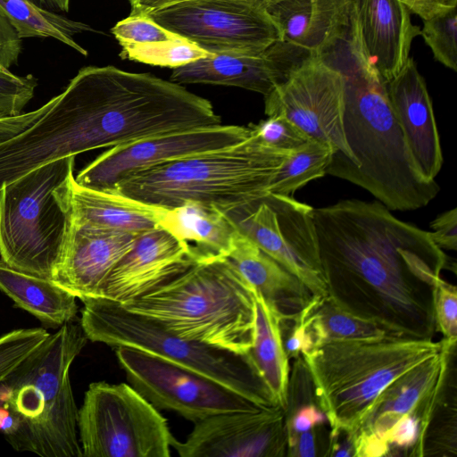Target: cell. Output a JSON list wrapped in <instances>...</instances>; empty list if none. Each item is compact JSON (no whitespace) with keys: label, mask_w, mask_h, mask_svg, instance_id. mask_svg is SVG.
I'll return each mask as SVG.
<instances>
[{"label":"cell","mask_w":457,"mask_h":457,"mask_svg":"<svg viewBox=\"0 0 457 457\" xmlns=\"http://www.w3.org/2000/svg\"><path fill=\"white\" fill-rule=\"evenodd\" d=\"M87 340L80 322H67L0 383V406L15 421L6 437L12 448L43 457H82L69 372Z\"/></svg>","instance_id":"cell-3"},{"label":"cell","mask_w":457,"mask_h":457,"mask_svg":"<svg viewBox=\"0 0 457 457\" xmlns=\"http://www.w3.org/2000/svg\"><path fill=\"white\" fill-rule=\"evenodd\" d=\"M21 52V38L0 12V69L9 70L12 64H16Z\"/></svg>","instance_id":"cell-42"},{"label":"cell","mask_w":457,"mask_h":457,"mask_svg":"<svg viewBox=\"0 0 457 457\" xmlns=\"http://www.w3.org/2000/svg\"><path fill=\"white\" fill-rule=\"evenodd\" d=\"M171 447L181 457H276L287 449L286 413L278 406L224 412L195 422Z\"/></svg>","instance_id":"cell-15"},{"label":"cell","mask_w":457,"mask_h":457,"mask_svg":"<svg viewBox=\"0 0 457 457\" xmlns=\"http://www.w3.org/2000/svg\"><path fill=\"white\" fill-rule=\"evenodd\" d=\"M295 408L287 409L286 413V429L287 447L292 445L300 433L318 427L327 420L326 416L312 400L302 402Z\"/></svg>","instance_id":"cell-39"},{"label":"cell","mask_w":457,"mask_h":457,"mask_svg":"<svg viewBox=\"0 0 457 457\" xmlns=\"http://www.w3.org/2000/svg\"><path fill=\"white\" fill-rule=\"evenodd\" d=\"M73 225L140 234L159 226L162 208L149 205L117 192L79 185L71 193Z\"/></svg>","instance_id":"cell-24"},{"label":"cell","mask_w":457,"mask_h":457,"mask_svg":"<svg viewBox=\"0 0 457 457\" xmlns=\"http://www.w3.org/2000/svg\"><path fill=\"white\" fill-rule=\"evenodd\" d=\"M250 135L248 126L220 124L143 138L109 148L80 170L75 181L85 187L112 191L129 174L181 157L229 147Z\"/></svg>","instance_id":"cell-14"},{"label":"cell","mask_w":457,"mask_h":457,"mask_svg":"<svg viewBox=\"0 0 457 457\" xmlns=\"http://www.w3.org/2000/svg\"><path fill=\"white\" fill-rule=\"evenodd\" d=\"M314 54L280 40L259 55L211 54L173 69L170 79L178 84L237 87L266 96Z\"/></svg>","instance_id":"cell-17"},{"label":"cell","mask_w":457,"mask_h":457,"mask_svg":"<svg viewBox=\"0 0 457 457\" xmlns=\"http://www.w3.org/2000/svg\"><path fill=\"white\" fill-rule=\"evenodd\" d=\"M290 152L270 147L251 134L229 147L129 174L111 192L165 209L198 203L230 213L269 193L272 179Z\"/></svg>","instance_id":"cell-4"},{"label":"cell","mask_w":457,"mask_h":457,"mask_svg":"<svg viewBox=\"0 0 457 457\" xmlns=\"http://www.w3.org/2000/svg\"><path fill=\"white\" fill-rule=\"evenodd\" d=\"M253 287L228 258L195 263L122 305L169 331L236 353H248L254 332Z\"/></svg>","instance_id":"cell-5"},{"label":"cell","mask_w":457,"mask_h":457,"mask_svg":"<svg viewBox=\"0 0 457 457\" xmlns=\"http://www.w3.org/2000/svg\"><path fill=\"white\" fill-rule=\"evenodd\" d=\"M50 334L44 328H19L0 337V383L37 349Z\"/></svg>","instance_id":"cell-34"},{"label":"cell","mask_w":457,"mask_h":457,"mask_svg":"<svg viewBox=\"0 0 457 457\" xmlns=\"http://www.w3.org/2000/svg\"><path fill=\"white\" fill-rule=\"evenodd\" d=\"M328 295L391 334L433 339V290L447 264L429 232L378 201L345 199L314 208Z\"/></svg>","instance_id":"cell-1"},{"label":"cell","mask_w":457,"mask_h":457,"mask_svg":"<svg viewBox=\"0 0 457 457\" xmlns=\"http://www.w3.org/2000/svg\"><path fill=\"white\" fill-rule=\"evenodd\" d=\"M37 86V79L31 74L18 76L0 69V119L21 114L33 97Z\"/></svg>","instance_id":"cell-37"},{"label":"cell","mask_w":457,"mask_h":457,"mask_svg":"<svg viewBox=\"0 0 457 457\" xmlns=\"http://www.w3.org/2000/svg\"><path fill=\"white\" fill-rule=\"evenodd\" d=\"M359 0H312L307 47L315 54L345 25Z\"/></svg>","instance_id":"cell-31"},{"label":"cell","mask_w":457,"mask_h":457,"mask_svg":"<svg viewBox=\"0 0 457 457\" xmlns=\"http://www.w3.org/2000/svg\"><path fill=\"white\" fill-rule=\"evenodd\" d=\"M455 346L456 342L443 338L436 355L393 381L378 397L359 430L381 437L400 417L409 413H415L420 422L426 407H433L443 393Z\"/></svg>","instance_id":"cell-20"},{"label":"cell","mask_w":457,"mask_h":457,"mask_svg":"<svg viewBox=\"0 0 457 457\" xmlns=\"http://www.w3.org/2000/svg\"><path fill=\"white\" fill-rule=\"evenodd\" d=\"M120 45H143L174 40L179 37L153 21L147 15H129L112 29Z\"/></svg>","instance_id":"cell-36"},{"label":"cell","mask_w":457,"mask_h":457,"mask_svg":"<svg viewBox=\"0 0 457 457\" xmlns=\"http://www.w3.org/2000/svg\"><path fill=\"white\" fill-rule=\"evenodd\" d=\"M74 156L34 169L0 190V256L52 279L71 235Z\"/></svg>","instance_id":"cell-7"},{"label":"cell","mask_w":457,"mask_h":457,"mask_svg":"<svg viewBox=\"0 0 457 457\" xmlns=\"http://www.w3.org/2000/svg\"><path fill=\"white\" fill-rule=\"evenodd\" d=\"M139 234L73 225L52 280L79 300L96 298L116 263Z\"/></svg>","instance_id":"cell-19"},{"label":"cell","mask_w":457,"mask_h":457,"mask_svg":"<svg viewBox=\"0 0 457 457\" xmlns=\"http://www.w3.org/2000/svg\"><path fill=\"white\" fill-rule=\"evenodd\" d=\"M228 214L244 235L301 280L313 295H328L314 208L291 195L267 193Z\"/></svg>","instance_id":"cell-12"},{"label":"cell","mask_w":457,"mask_h":457,"mask_svg":"<svg viewBox=\"0 0 457 457\" xmlns=\"http://www.w3.org/2000/svg\"><path fill=\"white\" fill-rule=\"evenodd\" d=\"M0 12L21 39L53 37L85 56L87 54L73 38L76 34L94 30L86 23L39 7L32 0H0Z\"/></svg>","instance_id":"cell-27"},{"label":"cell","mask_w":457,"mask_h":457,"mask_svg":"<svg viewBox=\"0 0 457 457\" xmlns=\"http://www.w3.org/2000/svg\"><path fill=\"white\" fill-rule=\"evenodd\" d=\"M159 226L187 245L195 263L228 258L239 233L228 213L198 203L162 208Z\"/></svg>","instance_id":"cell-23"},{"label":"cell","mask_w":457,"mask_h":457,"mask_svg":"<svg viewBox=\"0 0 457 457\" xmlns=\"http://www.w3.org/2000/svg\"><path fill=\"white\" fill-rule=\"evenodd\" d=\"M5 119V118H4ZM4 119H0V122L3 120Z\"/></svg>","instance_id":"cell-49"},{"label":"cell","mask_w":457,"mask_h":457,"mask_svg":"<svg viewBox=\"0 0 457 457\" xmlns=\"http://www.w3.org/2000/svg\"><path fill=\"white\" fill-rule=\"evenodd\" d=\"M410 12L428 20L457 7V0H401Z\"/></svg>","instance_id":"cell-43"},{"label":"cell","mask_w":457,"mask_h":457,"mask_svg":"<svg viewBox=\"0 0 457 457\" xmlns=\"http://www.w3.org/2000/svg\"><path fill=\"white\" fill-rule=\"evenodd\" d=\"M433 306L436 329L445 339H457V288L440 278L434 286Z\"/></svg>","instance_id":"cell-38"},{"label":"cell","mask_w":457,"mask_h":457,"mask_svg":"<svg viewBox=\"0 0 457 457\" xmlns=\"http://www.w3.org/2000/svg\"><path fill=\"white\" fill-rule=\"evenodd\" d=\"M146 15L210 54L259 55L282 40L264 5L254 0H183Z\"/></svg>","instance_id":"cell-11"},{"label":"cell","mask_w":457,"mask_h":457,"mask_svg":"<svg viewBox=\"0 0 457 457\" xmlns=\"http://www.w3.org/2000/svg\"><path fill=\"white\" fill-rule=\"evenodd\" d=\"M254 332L248 354L263 380L274 404L284 411L288 404L289 362L278 309L255 288Z\"/></svg>","instance_id":"cell-25"},{"label":"cell","mask_w":457,"mask_h":457,"mask_svg":"<svg viewBox=\"0 0 457 457\" xmlns=\"http://www.w3.org/2000/svg\"><path fill=\"white\" fill-rule=\"evenodd\" d=\"M250 132L262 144L282 151H293L311 138L290 120L282 115L268 116L248 126Z\"/></svg>","instance_id":"cell-35"},{"label":"cell","mask_w":457,"mask_h":457,"mask_svg":"<svg viewBox=\"0 0 457 457\" xmlns=\"http://www.w3.org/2000/svg\"><path fill=\"white\" fill-rule=\"evenodd\" d=\"M131 4V15L142 14L146 15L147 13L161 9L162 7L170 5L172 4L183 1V0H129Z\"/></svg>","instance_id":"cell-45"},{"label":"cell","mask_w":457,"mask_h":457,"mask_svg":"<svg viewBox=\"0 0 457 457\" xmlns=\"http://www.w3.org/2000/svg\"><path fill=\"white\" fill-rule=\"evenodd\" d=\"M315 346L331 341H362L395 336L380 325L337 306L331 298L319 296L312 313Z\"/></svg>","instance_id":"cell-28"},{"label":"cell","mask_w":457,"mask_h":457,"mask_svg":"<svg viewBox=\"0 0 457 457\" xmlns=\"http://www.w3.org/2000/svg\"><path fill=\"white\" fill-rule=\"evenodd\" d=\"M84 457H169L167 420L129 384L91 383L78 415Z\"/></svg>","instance_id":"cell-9"},{"label":"cell","mask_w":457,"mask_h":457,"mask_svg":"<svg viewBox=\"0 0 457 457\" xmlns=\"http://www.w3.org/2000/svg\"><path fill=\"white\" fill-rule=\"evenodd\" d=\"M428 231L435 244L443 250L457 248V209L440 213L430 222Z\"/></svg>","instance_id":"cell-41"},{"label":"cell","mask_w":457,"mask_h":457,"mask_svg":"<svg viewBox=\"0 0 457 457\" xmlns=\"http://www.w3.org/2000/svg\"><path fill=\"white\" fill-rule=\"evenodd\" d=\"M441 348L442 341L389 336L327 342L303 353L315 401L330 427L329 435L345 432L353 437L382 392Z\"/></svg>","instance_id":"cell-6"},{"label":"cell","mask_w":457,"mask_h":457,"mask_svg":"<svg viewBox=\"0 0 457 457\" xmlns=\"http://www.w3.org/2000/svg\"><path fill=\"white\" fill-rule=\"evenodd\" d=\"M357 16L366 55L386 83L404 66L420 28L401 0H360Z\"/></svg>","instance_id":"cell-21"},{"label":"cell","mask_w":457,"mask_h":457,"mask_svg":"<svg viewBox=\"0 0 457 457\" xmlns=\"http://www.w3.org/2000/svg\"><path fill=\"white\" fill-rule=\"evenodd\" d=\"M120 56L132 61L162 67L178 68L211 54L192 42L179 37L143 45L122 46Z\"/></svg>","instance_id":"cell-30"},{"label":"cell","mask_w":457,"mask_h":457,"mask_svg":"<svg viewBox=\"0 0 457 457\" xmlns=\"http://www.w3.org/2000/svg\"><path fill=\"white\" fill-rule=\"evenodd\" d=\"M0 290L42 322L62 326L78 312L76 296L50 278L18 270L0 259Z\"/></svg>","instance_id":"cell-26"},{"label":"cell","mask_w":457,"mask_h":457,"mask_svg":"<svg viewBox=\"0 0 457 457\" xmlns=\"http://www.w3.org/2000/svg\"><path fill=\"white\" fill-rule=\"evenodd\" d=\"M80 325L88 340L146 352L206 376L262 407L276 406L248 353L183 338L146 316L102 298H86Z\"/></svg>","instance_id":"cell-8"},{"label":"cell","mask_w":457,"mask_h":457,"mask_svg":"<svg viewBox=\"0 0 457 457\" xmlns=\"http://www.w3.org/2000/svg\"><path fill=\"white\" fill-rule=\"evenodd\" d=\"M128 383L158 410L194 423L207 417L262 406L198 372L140 350L115 348Z\"/></svg>","instance_id":"cell-13"},{"label":"cell","mask_w":457,"mask_h":457,"mask_svg":"<svg viewBox=\"0 0 457 457\" xmlns=\"http://www.w3.org/2000/svg\"><path fill=\"white\" fill-rule=\"evenodd\" d=\"M264 7L278 28L282 40L308 49L312 0H281Z\"/></svg>","instance_id":"cell-33"},{"label":"cell","mask_w":457,"mask_h":457,"mask_svg":"<svg viewBox=\"0 0 457 457\" xmlns=\"http://www.w3.org/2000/svg\"><path fill=\"white\" fill-rule=\"evenodd\" d=\"M254 1H257L261 4H262L263 5H266V4H272V3H275V2H278V1H281V0H254Z\"/></svg>","instance_id":"cell-48"},{"label":"cell","mask_w":457,"mask_h":457,"mask_svg":"<svg viewBox=\"0 0 457 457\" xmlns=\"http://www.w3.org/2000/svg\"><path fill=\"white\" fill-rule=\"evenodd\" d=\"M420 35L430 47L436 61L454 71H457L456 7L423 20Z\"/></svg>","instance_id":"cell-32"},{"label":"cell","mask_w":457,"mask_h":457,"mask_svg":"<svg viewBox=\"0 0 457 457\" xmlns=\"http://www.w3.org/2000/svg\"><path fill=\"white\" fill-rule=\"evenodd\" d=\"M246 282L292 320L312 298L308 287L240 230L228 256Z\"/></svg>","instance_id":"cell-22"},{"label":"cell","mask_w":457,"mask_h":457,"mask_svg":"<svg viewBox=\"0 0 457 457\" xmlns=\"http://www.w3.org/2000/svg\"><path fill=\"white\" fill-rule=\"evenodd\" d=\"M267 116L282 115L333 150L326 175L344 179L357 166L344 131L345 80L316 54L264 96Z\"/></svg>","instance_id":"cell-10"},{"label":"cell","mask_w":457,"mask_h":457,"mask_svg":"<svg viewBox=\"0 0 457 457\" xmlns=\"http://www.w3.org/2000/svg\"><path fill=\"white\" fill-rule=\"evenodd\" d=\"M388 100L420 173L436 180L443 162L436 121L426 82L412 58L386 83Z\"/></svg>","instance_id":"cell-18"},{"label":"cell","mask_w":457,"mask_h":457,"mask_svg":"<svg viewBox=\"0 0 457 457\" xmlns=\"http://www.w3.org/2000/svg\"><path fill=\"white\" fill-rule=\"evenodd\" d=\"M195 262L187 245L158 226L140 233L111 270L96 298L125 304L184 272Z\"/></svg>","instance_id":"cell-16"},{"label":"cell","mask_w":457,"mask_h":457,"mask_svg":"<svg viewBox=\"0 0 457 457\" xmlns=\"http://www.w3.org/2000/svg\"><path fill=\"white\" fill-rule=\"evenodd\" d=\"M332 154L330 146L310 139L286 157L272 179L268 192L292 195L312 179L326 175Z\"/></svg>","instance_id":"cell-29"},{"label":"cell","mask_w":457,"mask_h":457,"mask_svg":"<svg viewBox=\"0 0 457 457\" xmlns=\"http://www.w3.org/2000/svg\"><path fill=\"white\" fill-rule=\"evenodd\" d=\"M420 434V420L415 413L400 417L382 436L381 438L393 449H413Z\"/></svg>","instance_id":"cell-40"},{"label":"cell","mask_w":457,"mask_h":457,"mask_svg":"<svg viewBox=\"0 0 457 457\" xmlns=\"http://www.w3.org/2000/svg\"><path fill=\"white\" fill-rule=\"evenodd\" d=\"M315 428L296 436L291 445L287 447L288 454L300 457L317 455V440Z\"/></svg>","instance_id":"cell-44"},{"label":"cell","mask_w":457,"mask_h":457,"mask_svg":"<svg viewBox=\"0 0 457 457\" xmlns=\"http://www.w3.org/2000/svg\"><path fill=\"white\" fill-rule=\"evenodd\" d=\"M41 5H45L54 11L68 12L70 0H34Z\"/></svg>","instance_id":"cell-47"},{"label":"cell","mask_w":457,"mask_h":457,"mask_svg":"<svg viewBox=\"0 0 457 457\" xmlns=\"http://www.w3.org/2000/svg\"><path fill=\"white\" fill-rule=\"evenodd\" d=\"M15 430V421L10 411L0 406V431L6 437L13 434Z\"/></svg>","instance_id":"cell-46"},{"label":"cell","mask_w":457,"mask_h":457,"mask_svg":"<svg viewBox=\"0 0 457 457\" xmlns=\"http://www.w3.org/2000/svg\"><path fill=\"white\" fill-rule=\"evenodd\" d=\"M316 54L345 80L344 131L357 166L345 180L370 192L390 211H414L438 194L418 170L390 105L386 82L363 48L357 9Z\"/></svg>","instance_id":"cell-2"}]
</instances>
